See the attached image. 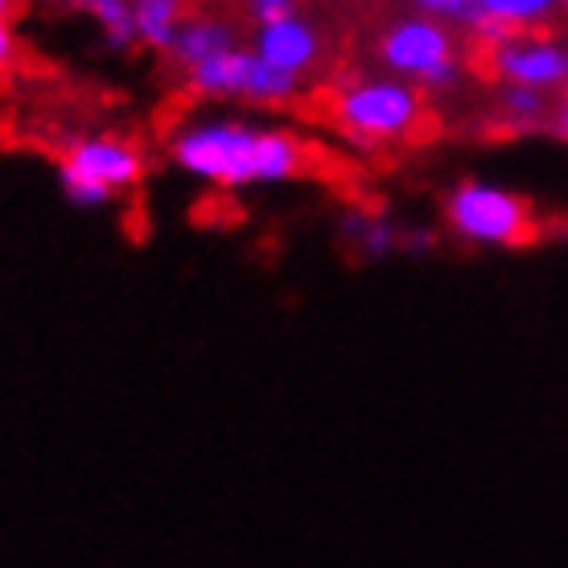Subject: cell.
I'll use <instances>...</instances> for the list:
<instances>
[{"label": "cell", "instance_id": "1", "mask_svg": "<svg viewBox=\"0 0 568 568\" xmlns=\"http://www.w3.org/2000/svg\"><path fill=\"white\" fill-rule=\"evenodd\" d=\"M173 165L219 190L293 182L305 170V144L293 132L247 120H190L170 136Z\"/></svg>", "mask_w": 568, "mask_h": 568}, {"label": "cell", "instance_id": "2", "mask_svg": "<svg viewBox=\"0 0 568 568\" xmlns=\"http://www.w3.org/2000/svg\"><path fill=\"white\" fill-rule=\"evenodd\" d=\"M334 120L358 149L404 144L425 124V95L396 74H358L338 87Z\"/></svg>", "mask_w": 568, "mask_h": 568}, {"label": "cell", "instance_id": "3", "mask_svg": "<svg viewBox=\"0 0 568 568\" xmlns=\"http://www.w3.org/2000/svg\"><path fill=\"white\" fill-rule=\"evenodd\" d=\"M144 178V153L124 136H79L67 144L58 161V185L74 206H108L115 194H124Z\"/></svg>", "mask_w": 568, "mask_h": 568}, {"label": "cell", "instance_id": "4", "mask_svg": "<svg viewBox=\"0 0 568 568\" xmlns=\"http://www.w3.org/2000/svg\"><path fill=\"white\" fill-rule=\"evenodd\" d=\"M379 62L387 74L420 91H449L462 83V58L449 26L428 13L399 17L379 38Z\"/></svg>", "mask_w": 568, "mask_h": 568}, {"label": "cell", "instance_id": "5", "mask_svg": "<svg viewBox=\"0 0 568 568\" xmlns=\"http://www.w3.org/2000/svg\"><path fill=\"white\" fill-rule=\"evenodd\" d=\"M185 83L194 95L214 103H256V108H284L297 95L301 79L268 67L252 45H231L223 54L206 58L202 67L185 71Z\"/></svg>", "mask_w": 568, "mask_h": 568}, {"label": "cell", "instance_id": "6", "mask_svg": "<svg viewBox=\"0 0 568 568\" xmlns=\"http://www.w3.org/2000/svg\"><path fill=\"white\" fill-rule=\"evenodd\" d=\"M445 223L474 247H519L531 240V206L490 182H462L445 199Z\"/></svg>", "mask_w": 568, "mask_h": 568}, {"label": "cell", "instance_id": "7", "mask_svg": "<svg viewBox=\"0 0 568 568\" xmlns=\"http://www.w3.org/2000/svg\"><path fill=\"white\" fill-rule=\"evenodd\" d=\"M486 50V67L503 87H531L544 95H556L568 87V45L548 38L544 29L511 33Z\"/></svg>", "mask_w": 568, "mask_h": 568}, {"label": "cell", "instance_id": "8", "mask_svg": "<svg viewBox=\"0 0 568 568\" xmlns=\"http://www.w3.org/2000/svg\"><path fill=\"white\" fill-rule=\"evenodd\" d=\"M252 50H256L268 67H276V71L293 74V79H305V74L317 67V58H322V38H317V29L301 13H288V17H281V21L256 26Z\"/></svg>", "mask_w": 568, "mask_h": 568}, {"label": "cell", "instance_id": "9", "mask_svg": "<svg viewBox=\"0 0 568 568\" xmlns=\"http://www.w3.org/2000/svg\"><path fill=\"white\" fill-rule=\"evenodd\" d=\"M560 9V0H478V13L469 17V33L474 42L495 45L511 33L527 29H544V21Z\"/></svg>", "mask_w": 568, "mask_h": 568}, {"label": "cell", "instance_id": "10", "mask_svg": "<svg viewBox=\"0 0 568 568\" xmlns=\"http://www.w3.org/2000/svg\"><path fill=\"white\" fill-rule=\"evenodd\" d=\"M231 45H240V33H235V26H231L227 17L190 13L182 21V29H178V38H173V45L165 50V54H170L173 67L185 74V71H194V67H202L206 58L231 50Z\"/></svg>", "mask_w": 568, "mask_h": 568}, {"label": "cell", "instance_id": "11", "mask_svg": "<svg viewBox=\"0 0 568 568\" xmlns=\"http://www.w3.org/2000/svg\"><path fill=\"white\" fill-rule=\"evenodd\" d=\"M185 17H190L185 0H132V33H136V45H149V50L165 54Z\"/></svg>", "mask_w": 568, "mask_h": 568}, {"label": "cell", "instance_id": "12", "mask_svg": "<svg viewBox=\"0 0 568 568\" xmlns=\"http://www.w3.org/2000/svg\"><path fill=\"white\" fill-rule=\"evenodd\" d=\"M342 235H346V243H351L363 260L392 256V252L399 247V240H404V231H399L392 219H384V214H367V211L346 214V219H342Z\"/></svg>", "mask_w": 568, "mask_h": 568}, {"label": "cell", "instance_id": "13", "mask_svg": "<svg viewBox=\"0 0 568 568\" xmlns=\"http://www.w3.org/2000/svg\"><path fill=\"white\" fill-rule=\"evenodd\" d=\"M498 112L511 129H548L552 120V103L544 91H531V87H503L498 95Z\"/></svg>", "mask_w": 568, "mask_h": 568}, {"label": "cell", "instance_id": "14", "mask_svg": "<svg viewBox=\"0 0 568 568\" xmlns=\"http://www.w3.org/2000/svg\"><path fill=\"white\" fill-rule=\"evenodd\" d=\"M416 9L437 21H457V26H469V17L478 13V0H416Z\"/></svg>", "mask_w": 568, "mask_h": 568}, {"label": "cell", "instance_id": "15", "mask_svg": "<svg viewBox=\"0 0 568 568\" xmlns=\"http://www.w3.org/2000/svg\"><path fill=\"white\" fill-rule=\"evenodd\" d=\"M243 9H247V17H252L256 26H268V21H281V17L297 13V0H243Z\"/></svg>", "mask_w": 568, "mask_h": 568}, {"label": "cell", "instance_id": "16", "mask_svg": "<svg viewBox=\"0 0 568 568\" xmlns=\"http://www.w3.org/2000/svg\"><path fill=\"white\" fill-rule=\"evenodd\" d=\"M17 62V33L9 21H0V71H9Z\"/></svg>", "mask_w": 568, "mask_h": 568}, {"label": "cell", "instance_id": "17", "mask_svg": "<svg viewBox=\"0 0 568 568\" xmlns=\"http://www.w3.org/2000/svg\"><path fill=\"white\" fill-rule=\"evenodd\" d=\"M548 129H552L560 141H568V87L560 91V103L552 108V120H548Z\"/></svg>", "mask_w": 568, "mask_h": 568}, {"label": "cell", "instance_id": "18", "mask_svg": "<svg viewBox=\"0 0 568 568\" xmlns=\"http://www.w3.org/2000/svg\"><path fill=\"white\" fill-rule=\"evenodd\" d=\"M42 4H54V9H74V13L95 17V13H100L103 0H42Z\"/></svg>", "mask_w": 568, "mask_h": 568}, {"label": "cell", "instance_id": "19", "mask_svg": "<svg viewBox=\"0 0 568 568\" xmlns=\"http://www.w3.org/2000/svg\"><path fill=\"white\" fill-rule=\"evenodd\" d=\"M17 13V0H0V21H9Z\"/></svg>", "mask_w": 568, "mask_h": 568}, {"label": "cell", "instance_id": "20", "mask_svg": "<svg viewBox=\"0 0 568 568\" xmlns=\"http://www.w3.org/2000/svg\"><path fill=\"white\" fill-rule=\"evenodd\" d=\"M560 9H565V13H568V0H560Z\"/></svg>", "mask_w": 568, "mask_h": 568}]
</instances>
